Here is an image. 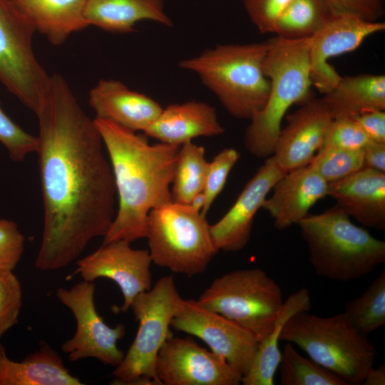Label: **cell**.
<instances>
[{
    "instance_id": "cell-36",
    "label": "cell",
    "mask_w": 385,
    "mask_h": 385,
    "mask_svg": "<svg viewBox=\"0 0 385 385\" xmlns=\"http://www.w3.org/2000/svg\"><path fill=\"white\" fill-rule=\"evenodd\" d=\"M293 0H243L250 19L262 34L273 33L275 24Z\"/></svg>"
},
{
    "instance_id": "cell-32",
    "label": "cell",
    "mask_w": 385,
    "mask_h": 385,
    "mask_svg": "<svg viewBox=\"0 0 385 385\" xmlns=\"http://www.w3.org/2000/svg\"><path fill=\"white\" fill-rule=\"evenodd\" d=\"M239 152L227 148L219 152L209 162L202 193L205 202L200 212L206 216L212 203L222 191L230 173L240 159Z\"/></svg>"
},
{
    "instance_id": "cell-11",
    "label": "cell",
    "mask_w": 385,
    "mask_h": 385,
    "mask_svg": "<svg viewBox=\"0 0 385 385\" xmlns=\"http://www.w3.org/2000/svg\"><path fill=\"white\" fill-rule=\"evenodd\" d=\"M95 290L93 282L85 280L56 290L57 299L71 311L76 322L75 334L61 344V350L70 361L93 358L115 367L125 354L117 343L124 337L125 327H111L104 322L96 307Z\"/></svg>"
},
{
    "instance_id": "cell-9",
    "label": "cell",
    "mask_w": 385,
    "mask_h": 385,
    "mask_svg": "<svg viewBox=\"0 0 385 385\" xmlns=\"http://www.w3.org/2000/svg\"><path fill=\"white\" fill-rule=\"evenodd\" d=\"M183 299L172 275L161 277L150 289L134 298L130 309L138 322V332L121 362L115 367L111 384L128 385L133 380L149 378L162 385L155 374V359L172 334L171 321Z\"/></svg>"
},
{
    "instance_id": "cell-24",
    "label": "cell",
    "mask_w": 385,
    "mask_h": 385,
    "mask_svg": "<svg viewBox=\"0 0 385 385\" xmlns=\"http://www.w3.org/2000/svg\"><path fill=\"white\" fill-rule=\"evenodd\" d=\"M85 17L89 26L115 33L132 32L145 20L173 26L163 0H87Z\"/></svg>"
},
{
    "instance_id": "cell-23",
    "label": "cell",
    "mask_w": 385,
    "mask_h": 385,
    "mask_svg": "<svg viewBox=\"0 0 385 385\" xmlns=\"http://www.w3.org/2000/svg\"><path fill=\"white\" fill-rule=\"evenodd\" d=\"M82 384L65 366L60 355L44 342L38 350L21 361L10 359L1 347L0 385Z\"/></svg>"
},
{
    "instance_id": "cell-35",
    "label": "cell",
    "mask_w": 385,
    "mask_h": 385,
    "mask_svg": "<svg viewBox=\"0 0 385 385\" xmlns=\"http://www.w3.org/2000/svg\"><path fill=\"white\" fill-rule=\"evenodd\" d=\"M371 141L351 118H336L327 131L323 146L362 150Z\"/></svg>"
},
{
    "instance_id": "cell-29",
    "label": "cell",
    "mask_w": 385,
    "mask_h": 385,
    "mask_svg": "<svg viewBox=\"0 0 385 385\" xmlns=\"http://www.w3.org/2000/svg\"><path fill=\"white\" fill-rule=\"evenodd\" d=\"M345 314L351 324L368 336L385 324V270L359 297L349 302Z\"/></svg>"
},
{
    "instance_id": "cell-21",
    "label": "cell",
    "mask_w": 385,
    "mask_h": 385,
    "mask_svg": "<svg viewBox=\"0 0 385 385\" xmlns=\"http://www.w3.org/2000/svg\"><path fill=\"white\" fill-rule=\"evenodd\" d=\"M224 132L213 106L191 101L163 108L143 133L160 143L181 146L195 138L215 136Z\"/></svg>"
},
{
    "instance_id": "cell-27",
    "label": "cell",
    "mask_w": 385,
    "mask_h": 385,
    "mask_svg": "<svg viewBox=\"0 0 385 385\" xmlns=\"http://www.w3.org/2000/svg\"><path fill=\"white\" fill-rule=\"evenodd\" d=\"M208 165L204 147L192 141L180 146L170 189L173 202L190 205L202 192Z\"/></svg>"
},
{
    "instance_id": "cell-2",
    "label": "cell",
    "mask_w": 385,
    "mask_h": 385,
    "mask_svg": "<svg viewBox=\"0 0 385 385\" xmlns=\"http://www.w3.org/2000/svg\"><path fill=\"white\" fill-rule=\"evenodd\" d=\"M93 120L109 158L118 202L103 243L145 238L150 212L173 201L170 186L180 146L150 144L136 132Z\"/></svg>"
},
{
    "instance_id": "cell-20",
    "label": "cell",
    "mask_w": 385,
    "mask_h": 385,
    "mask_svg": "<svg viewBox=\"0 0 385 385\" xmlns=\"http://www.w3.org/2000/svg\"><path fill=\"white\" fill-rule=\"evenodd\" d=\"M328 196L366 227L385 229V173L363 168L329 183Z\"/></svg>"
},
{
    "instance_id": "cell-42",
    "label": "cell",
    "mask_w": 385,
    "mask_h": 385,
    "mask_svg": "<svg viewBox=\"0 0 385 385\" xmlns=\"http://www.w3.org/2000/svg\"><path fill=\"white\" fill-rule=\"evenodd\" d=\"M1 346H0V355H1Z\"/></svg>"
},
{
    "instance_id": "cell-8",
    "label": "cell",
    "mask_w": 385,
    "mask_h": 385,
    "mask_svg": "<svg viewBox=\"0 0 385 385\" xmlns=\"http://www.w3.org/2000/svg\"><path fill=\"white\" fill-rule=\"evenodd\" d=\"M197 301L249 331L259 343L272 330L284 302L279 284L259 268L215 278Z\"/></svg>"
},
{
    "instance_id": "cell-17",
    "label": "cell",
    "mask_w": 385,
    "mask_h": 385,
    "mask_svg": "<svg viewBox=\"0 0 385 385\" xmlns=\"http://www.w3.org/2000/svg\"><path fill=\"white\" fill-rule=\"evenodd\" d=\"M286 118L287 125L281 129L272 156L288 172L311 162L323 146L334 117L322 98H309Z\"/></svg>"
},
{
    "instance_id": "cell-40",
    "label": "cell",
    "mask_w": 385,
    "mask_h": 385,
    "mask_svg": "<svg viewBox=\"0 0 385 385\" xmlns=\"http://www.w3.org/2000/svg\"><path fill=\"white\" fill-rule=\"evenodd\" d=\"M364 168L385 173V143L369 141L363 148Z\"/></svg>"
},
{
    "instance_id": "cell-1",
    "label": "cell",
    "mask_w": 385,
    "mask_h": 385,
    "mask_svg": "<svg viewBox=\"0 0 385 385\" xmlns=\"http://www.w3.org/2000/svg\"><path fill=\"white\" fill-rule=\"evenodd\" d=\"M36 115L43 223L35 267L57 270L106 235L116 212V190L94 120L61 75L50 76Z\"/></svg>"
},
{
    "instance_id": "cell-28",
    "label": "cell",
    "mask_w": 385,
    "mask_h": 385,
    "mask_svg": "<svg viewBox=\"0 0 385 385\" xmlns=\"http://www.w3.org/2000/svg\"><path fill=\"white\" fill-rule=\"evenodd\" d=\"M334 14L327 0H293L277 19L273 33L287 39L308 38Z\"/></svg>"
},
{
    "instance_id": "cell-13",
    "label": "cell",
    "mask_w": 385,
    "mask_h": 385,
    "mask_svg": "<svg viewBox=\"0 0 385 385\" xmlns=\"http://www.w3.org/2000/svg\"><path fill=\"white\" fill-rule=\"evenodd\" d=\"M155 369L162 385H237L242 377L220 356L173 333L158 353Z\"/></svg>"
},
{
    "instance_id": "cell-18",
    "label": "cell",
    "mask_w": 385,
    "mask_h": 385,
    "mask_svg": "<svg viewBox=\"0 0 385 385\" xmlns=\"http://www.w3.org/2000/svg\"><path fill=\"white\" fill-rule=\"evenodd\" d=\"M329 183L309 165L287 172L274 185L262 208L284 230L306 217L310 209L328 196Z\"/></svg>"
},
{
    "instance_id": "cell-15",
    "label": "cell",
    "mask_w": 385,
    "mask_h": 385,
    "mask_svg": "<svg viewBox=\"0 0 385 385\" xmlns=\"http://www.w3.org/2000/svg\"><path fill=\"white\" fill-rule=\"evenodd\" d=\"M130 244L122 240L102 243L96 250L78 260L75 270V274L87 282L107 278L115 282L123 297L120 307L123 312L130 309L138 294L152 287L149 251L134 249Z\"/></svg>"
},
{
    "instance_id": "cell-34",
    "label": "cell",
    "mask_w": 385,
    "mask_h": 385,
    "mask_svg": "<svg viewBox=\"0 0 385 385\" xmlns=\"http://www.w3.org/2000/svg\"><path fill=\"white\" fill-rule=\"evenodd\" d=\"M0 143L6 148L10 158L16 162L24 160L30 153H36L37 149V137L16 124L1 106Z\"/></svg>"
},
{
    "instance_id": "cell-3",
    "label": "cell",
    "mask_w": 385,
    "mask_h": 385,
    "mask_svg": "<svg viewBox=\"0 0 385 385\" xmlns=\"http://www.w3.org/2000/svg\"><path fill=\"white\" fill-rule=\"evenodd\" d=\"M316 274L339 282L359 279L385 262V242L354 224L336 205L297 224Z\"/></svg>"
},
{
    "instance_id": "cell-30",
    "label": "cell",
    "mask_w": 385,
    "mask_h": 385,
    "mask_svg": "<svg viewBox=\"0 0 385 385\" xmlns=\"http://www.w3.org/2000/svg\"><path fill=\"white\" fill-rule=\"evenodd\" d=\"M282 385H348L337 375L299 354L287 342L279 361Z\"/></svg>"
},
{
    "instance_id": "cell-6",
    "label": "cell",
    "mask_w": 385,
    "mask_h": 385,
    "mask_svg": "<svg viewBox=\"0 0 385 385\" xmlns=\"http://www.w3.org/2000/svg\"><path fill=\"white\" fill-rule=\"evenodd\" d=\"M279 340L297 345L348 385L362 384L376 355L374 344L351 324L344 312L327 317L309 311L297 312L283 326Z\"/></svg>"
},
{
    "instance_id": "cell-19",
    "label": "cell",
    "mask_w": 385,
    "mask_h": 385,
    "mask_svg": "<svg viewBox=\"0 0 385 385\" xmlns=\"http://www.w3.org/2000/svg\"><path fill=\"white\" fill-rule=\"evenodd\" d=\"M88 102L96 118L134 132H144L163 110L152 98L115 80L101 79L90 91Z\"/></svg>"
},
{
    "instance_id": "cell-7",
    "label": "cell",
    "mask_w": 385,
    "mask_h": 385,
    "mask_svg": "<svg viewBox=\"0 0 385 385\" xmlns=\"http://www.w3.org/2000/svg\"><path fill=\"white\" fill-rule=\"evenodd\" d=\"M145 238L152 262L188 277L204 272L218 252L205 216L173 201L150 212Z\"/></svg>"
},
{
    "instance_id": "cell-38",
    "label": "cell",
    "mask_w": 385,
    "mask_h": 385,
    "mask_svg": "<svg viewBox=\"0 0 385 385\" xmlns=\"http://www.w3.org/2000/svg\"><path fill=\"white\" fill-rule=\"evenodd\" d=\"M334 13L357 15L369 21H380L384 0H327Z\"/></svg>"
},
{
    "instance_id": "cell-12",
    "label": "cell",
    "mask_w": 385,
    "mask_h": 385,
    "mask_svg": "<svg viewBox=\"0 0 385 385\" xmlns=\"http://www.w3.org/2000/svg\"><path fill=\"white\" fill-rule=\"evenodd\" d=\"M170 326L200 338L242 376L248 371L259 344L249 331L195 299H183Z\"/></svg>"
},
{
    "instance_id": "cell-10",
    "label": "cell",
    "mask_w": 385,
    "mask_h": 385,
    "mask_svg": "<svg viewBox=\"0 0 385 385\" xmlns=\"http://www.w3.org/2000/svg\"><path fill=\"white\" fill-rule=\"evenodd\" d=\"M34 33L11 0H0V82L36 114L51 75L34 53Z\"/></svg>"
},
{
    "instance_id": "cell-16",
    "label": "cell",
    "mask_w": 385,
    "mask_h": 385,
    "mask_svg": "<svg viewBox=\"0 0 385 385\" xmlns=\"http://www.w3.org/2000/svg\"><path fill=\"white\" fill-rule=\"evenodd\" d=\"M286 173L272 155L265 160L228 211L217 222L210 225L212 240L218 252H238L245 247L257 212L274 184Z\"/></svg>"
},
{
    "instance_id": "cell-5",
    "label": "cell",
    "mask_w": 385,
    "mask_h": 385,
    "mask_svg": "<svg viewBox=\"0 0 385 385\" xmlns=\"http://www.w3.org/2000/svg\"><path fill=\"white\" fill-rule=\"evenodd\" d=\"M264 72L270 91L263 108L250 120L244 134L247 150L259 158L274 153L283 118L294 104L309 97L312 86L308 38L287 39L276 36L268 40Z\"/></svg>"
},
{
    "instance_id": "cell-14",
    "label": "cell",
    "mask_w": 385,
    "mask_h": 385,
    "mask_svg": "<svg viewBox=\"0 0 385 385\" xmlns=\"http://www.w3.org/2000/svg\"><path fill=\"white\" fill-rule=\"evenodd\" d=\"M384 29L385 23L381 21H369L351 14H334L308 38L312 86L323 95L332 91L342 76L328 60L356 50L369 36Z\"/></svg>"
},
{
    "instance_id": "cell-39",
    "label": "cell",
    "mask_w": 385,
    "mask_h": 385,
    "mask_svg": "<svg viewBox=\"0 0 385 385\" xmlns=\"http://www.w3.org/2000/svg\"><path fill=\"white\" fill-rule=\"evenodd\" d=\"M371 141L385 143V111H366L351 117Z\"/></svg>"
},
{
    "instance_id": "cell-31",
    "label": "cell",
    "mask_w": 385,
    "mask_h": 385,
    "mask_svg": "<svg viewBox=\"0 0 385 385\" xmlns=\"http://www.w3.org/2000/svg\"><path fill=\"white\" fill-rule=\"evenodd\" d=\"M309 164L328 183H334L364 168L363 149L322 146Z\"/></svg>"
},
{
    "instance_id": "cell-22",
    "label": "cell",
    "mask_w": 385,
    "mask_h": 385,
    "mask_svg": "<svg viewBox=\"0 0 385 385\" xmlns=\"http://www.w3.org/2000/svg\"><path fill=\"white\" fill-rule=\"evenodd\" d=\"M36 31L55 46L73 33L89 26L85 11L87 0H11Z\"/></svg>"
},
{
    "instance_id": "cell-37",
    "label": "cell",
    "mask_w": 385,
    "mask_h": 385,
    "mask_svg": "<svg viewBox=\"0 0 385 385\" xmlns=\"http://www.w3.org/2000/svg\"><path fill=\"white\" fill-rule=\"evenodd\" d=\"M24 242L25 237L15 222L0 219V270L16 267L21 258Z\"/></svg>"
},
{
    "instance_id": "cell-4",
    "label": "cell",
    "mask_w": 385,
    "mask_h": 385,
    "mask_svg": "<svg viewBox=\"0 0 385 385\" xmlns=\"http://www.w3.org/2000/svg\"><path fill=\"white\" fill-rule=\"evenodd\" d=\"M268 46V41L217 45L181 60L179 66L195 73L232 116L250 120L269 94L263 68Z\"/></svg>"
},
{
    "instance_id": "cell-26",
    "label": "cell",
    "mask_w": 385,
    "mask_h": 385,
    "mask_svg": "<svg viewBox=\"0 0 385 385\" xmlns=\"http://www.w3.org/2000/svg\"><path fill=\"white\" fill-rule=\"evenodd\" d=\"M311 297L308 289L302 288L284 301L271 332L261 341L247 374L242 377L244 385H273L275 372L279 367L281 352L279 349L282 329L294 314L309 311Z\"/></svg>"
},
{
    "instance_id": "cell-41",
    "label": "cell",
    "mask_w": 385,
    "mask_h": 385,
    "mask_svg": "<svg viewBox=\"0 0 385 385\" xmlns=\"http://www.w3.org/2000/svg\"><path fill=\"white\" fill-rule=\"evenodd\" d=\"M364 385H384L385 366L381 365L375 369L372 366L365 374L362 384Z\"/></svg>"
},
{
    "instance_id": "cell-33",
    "label": "cell",
    "mask_w": 385,
    "mask_h": 385,
    "mask_svg": "<svg viewBox=\"0 0 385 385\" xmlns=\"http://www.w3.org/2000/svg\"><path fill=\"white\" fill-rule=\"evenodd\" d=\"M21 306L19 279L13 270H0V338L18 323Z\"/></svg>"
},
{
    "instance_id": "cell-25",
    "label": "cell",
    "mask_w": 385,
    "mask_h": 385,
    "mask_svg": "<svg viewBox=\"0 0 385 385\" xmlns=\"http://www.w3.org/2000/svg\"><path fill=\"white\" fill-rule=\"evenodd\" d=\"M334 118H351L374 110L385 111V76L359 74L340 78L334 88L324 95Z\"/></svg>"
}]
</instances>
